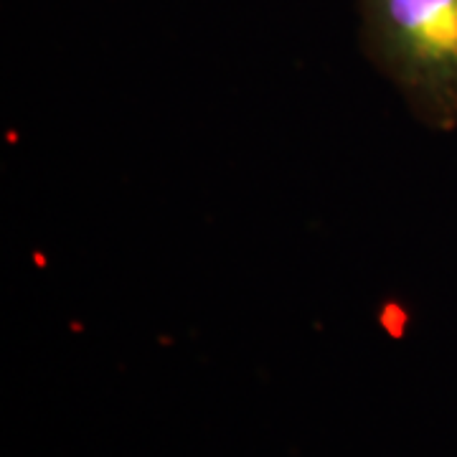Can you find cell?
Returning a JSON list of instances; mask_svg holds the SVG:
<instances>
[{
    "instance_id": "obj_1",
    "label": "cell",
    "mask_w": 457,
    "mask_h": 457,
    "mask_svg": "<svg viewBox=\"0 0 457 457\" xmlns=\"http://www.w3.org/2000/svg\"><path fill=\"white\" fill-rule=\"evenodd\" d=\"M371 64L432 130L457 128V0H359Z\"/></svg>"
}]
</instances>
